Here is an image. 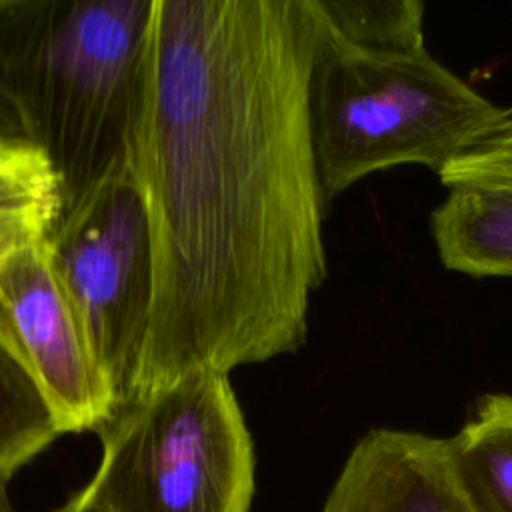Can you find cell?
<instances>
[{
  "label": "cell",
  "instance_id": "6da1fadb",
  "mask_svg": "<svg viewBox=\"0 0 512 512\" xmlns=\"http://www.w3.org/2000/svg\"><path fill=\"white\" fill-rule=\"evenodd\" d=\"M316 0H154L128 142L152 240L130 394L296 352L324 284ZM126 396V398H128Z\"/></svg>",
  "mask_w": 512,
  "mask_h": 512
},
{
  "label": "cell",
  "instance_id": "7a4b0ae2",
  "mask_svg": "<svg viewBox=\"0 0 512 512\" xmlns=\"http://www.w3.org/2000/svg\"><path fill=\"white\" fill-rule=\"evenodd\" d=\"M154 0H0V108L66 202L126 158Z\"/></svg>",
  "mask_w": 512,
  "mask_h": 512
},
{
  "label": "cell",
  "instance_id": "3957f363",
  "mask_svg": "<svg viewBox=\"0 0 512 512\" xmlns=\"http://www.w3.org/2000/svg\"><path fill=\"white\" fill-rule=\"evenodd\" d=\"M308 108L326 200L400 164L440 174L496 134L512 112L474 90L426 46L368 52L334 38L324 22Z\"/></svg>",
  "mask_w": 512,
  "mask_h": 512
},
{
  "label": "cell",
  "instance_id": "277c9868",
  "mask_svg": "<svg viewBox=\"0 0 512 512\" xmlns=\"http://www.w3.org/2000/svg\"><path fill=\"white\" fill-rule=\"evenodd\" d=\"M82 488L104 512H250L254 442L230 374L190 370L124 398Z\"/></svg>",
  "mask_w": 512,
  "mask_h": 512
},
{
  "label": "cell",
  "instance_id": "5b68a950",
  "mask_svg": "<svg viewBox=\"0 0 512 512\" xmlns=\"http://www.w3.org/2000/svg\"><path fill=\"white\" fill-rule=\"evenodd\" d=\"M50 264L118 406L134 384L152 306V240L128 154L66 202Z\"/></svg>",
  "mask_w": 512,
  "mask_h": 512
},
{
  "label": "cell",
  "instance_id": "8992f818",
  "mask_svg": "<svg viewBox=\"0 0 512 512\" xmlns=\"http://www.w3.org/2000/svg\"><path fill=\"white\" fill-rule=\"evenodd\" d=\"M0 334L64 434L98 430L116 408L50 264L46 240L0 254Z\"/></svg>",
  "mask_w": 512,
  "mask_h": 512
},
{
  "label": "cell",
  "instance_id": "52a82bcc",
  "mask_svg": "<svg viewBox=\"0 0 512 512\" xmlns=\"http://www.w3.org/2000/svg\"><path fill=\"white\" fill-rule=\"evenodd\" d=\"M320 512H472L446 438L374 428L346 456Z\"/></svg>",
  "mask_w": 512,
  "mask_h": 512
},
{
  "label": "cell",
  "instance_id": "ba28073f",
  "mask_svg": "<svg viewBox=\"0 0 512 512\" xmlns=\"http://www.w3.org/2000/svg\"><path fill=\"white\" fill-rule=\"evenodd\" d=\"M430 228L448 270L474 278L512 276V188H448Z\"/></svg>",
  "mask_w": 512,
  "mask_h": 512
},
{
  "label": "cell",
  "instance_id": "9c48e42d",
  "mask_svg": "<svg viewBox=\"0 0 512 512\" xmlns=\"http://www.w3.org/2000/svg\"><path fill=\"white\" fill-rule=\"evenodd\" d=\"M446 442L472 512H512V394L478 398L470 418Z\"/></svg>",
  "mask_w": 512,
  "mask_h": 512
},
{
  "label": "cell",
  "instance_id": "30bf717a",
  "mask_svg": "<svg viewBox=\"0 0 512 512\" xmlns=\"http://www.w3.org/2000/svg\"><path fill=\"white\" fill-rule=\"evenodd\" d=\"M66 206L50 156L24 136H0V254L46 240Z\"/></svg>",
  "mask_w": 512,
  "mask_h": 512
},
{
  "label": "cell",
  "instance_id": "8fae6325",
  "mask_svg": "<svg viewBox=\"0 0 512 512\" xmlns=\"http://www.w3.org/2000/svg\"><path fill=\"white\" fill-rule=\"evenodd\" d=\"M62 434L46 396L0 334V480L8 482Z\"/></svg>",
  "mask_w": 512,
  "mask_h": 512
},
{
  "label": "cell",
  "instance_id": "7c38bea8",
  "mask_svg": "<svg viewBox=\"0 0 512 512\" xmlns=\"http://www.w3.org/2000/svg\"><path fill=\"white\" fill-rule=\"evenodd\" d=\"M326 30L340 42L368 52L424 48L420 0H316Z\"/></svg>",
  "mask_w": 512,
  "mask_h": 512
},
{
  "label": "cell",
  "instance_id": "4fadbf2b",
  "mask_svg": "<svg viewBox=\"0 0 512 512\" xmlns=\"http://www.w3.org/2000/svg\"><path fill=\"white\" fill-rule=\"evenodd\" d=\"M496 176L500 186L512 188V130L504 138V144L498 154V164H496Z\"/></svg>",
  "mask_w": 512,
  "mask_h": 512
},
{
  "label": "cell",
  "instance_id": "5bb4252c",
  "mask_svg": "<svg viewBox=\"0 0 512 512\" xmlns=\"http://www.w3.org/2000/svg\"><path fill=\"white\" fill-rule=\"evenodd\" d=\"M54 512H104L100 510L88 496L84 490L76 492L74 496H70L60 508H56Z\"/></svg>",
  "mask_w": 512,
  "mask_h": 512
},
{
  "label": "cell",
  "instance_id": "9a60e30c",
  "mask_svg": "<svg viewBox=\"0 0 512 512\" xmlns=\"http://www.w3.org/2000/svg\"><path fill=\"white\" fill-rule=\"evenodd\" d=\"M0 136H22L18 124L12 120V116L0 108Z\"/></svg>",
  "mask_w": 512,
  "mask_h": 512
},
{
  "label": "cell",
  "instance_id": "2e32d148",
  "mask_svg": "<svg viewBox=\"0 0 512 512\" xmlns=\"http://www.w3.org/2000/svg\"><path fill=\"white\" fill-rule=\"evenodd\" d=\"M0 512H14L10 500H8V494H6V482L0 480Z\"/></svg>",
  "mask_w": 512,
  "mask_h": 512
}]
</instances>
